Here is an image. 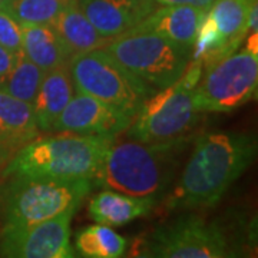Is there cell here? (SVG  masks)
Instances as JSON below:
<instances>
[{
	"mask_svg": "<svg viewBox=\"0 0 258 258\" xmlns=\"http://www.w3.org/2000/svg\"><path fill=\"white\" fill-rule=\"evenodd\" d=\"M245 50H248L251 53H257L258 55V32H251L249 33Z\"/></svg>",
	"mask_w": 258,
	"mask_h": 258,
	"instance_id": "26",
	"label": "cell"
},
{
	"mask_svg": "<svg viewBox=\"0 0 258 258\" xmlns=\"http://www.w3.org/2000/svg\"><path fill=\"white\" fill-rule=\"evenodd\" d=\"M102 36L115 37L135 28L157 8L154 0H78Z\"/></svg>",
	"mask_w": 258,
	"mask_h": 258,
	"instance_id": "12",
	"label": "cell"
},
{
	"mask_svg": "<svg viewBox=\"0 0 258 258\" xmlns=\"http://www.w3.org/2000/svg\"><path fill=\"white\" fill-rule=\"evenodd\" d=\"M205 15L207 10L194 5L157 6L132 30L152 32L192 50L195 37Z\"/></svg>",
	"mask_w": 258,
	"mask_h": 258,
	"instance_id": "13",
	"label": "cell"
},
{
	"mask_svg": "<svg viewBox=\"0 0 258 258\" xmlns=\"http://www.w3.org/2000/svg\"><path fill=\"white\" fill-rule=\"evenodd\" d=\"M22 52L43 72L69 64L72 57L52 25H23Z\"/></svg>",
	"mask_w": 258,
	"mask_h": 258,
	"instance_id": "18",
	"label": "cell"
},
{
	"mask_svg": "<svg viewBox=\"0 0 258 258\" xmlns=\"http://www.w3.org/2000/svg\"><path fill=\"white\" fill-rule=\"evenodd\" d=\"M32 103L0 91V144L15 152L39 137Z\"/></svg>",
	"mask_w": 258,
	"mask_h": 258,
	"instance_id": "17",
	"label": "cell"
},
{
	"mask_svg": "<svg viewBox=\"0 0 258 258\" xmlns=\"http://www.w3.org/2000/svg\"><path fill=\"white\" fill-rule=\"evenodd\" d=\"M5 3H6V0H0V8H3Z\"/></svg>",
	"mask_w": 258,
	"mask_h": 258,
	"instance_id": "29",
	"label": "cell"
},
{
	"mask_svg": "<svg viewBox=\"0 0 258 258\" xmlns=\"http://www.w3.org/2000/svg\"><path fill=\"white\" fill-rule=\"evenodd\" d=\"M115 138L60 132L30 141L6 162L5 178H93Z\"/></svg>",
	"mask_w": 258,
	"mask_h": 258,
	"instance_id": "3",
	"label": "cell"
},
{
	"mask_svg": "<svg viewBox=\"0 0 258 258\" xmlns=\"http://www.w3.org/2000/svg\"><path fill=\"white\" fill-rule=\"evenodd\" d=\"M92 188V178L12 176L3 192L5 225H30L78 208Z\"/></svg>",
	"mask_w": 258,
	"mask_h": 258,
	"instance_id": "5",
	"label": "cell"
},
{
	"mask_svg": "<svg viewBox=\"0 0 258 258\" xmlns=\"http://www.w3.org/2000/svg\"><path fill=\"white\" fill-rule=\"evenodd\" d=\"M134 257L224 258L237 257L225 230L198 215H181L157 227L132 249Z\"/></svg>",
	"mask_w": 258,
	"mask_h": 258,
	"instance_id": "8",
	"label": "cell"
},
{
	"mask_svg": "<svg viewBox=\"0 0 258 258\" xmlns=\"http://www.w3.org/2000/svg\"><path fill=\"white\" fill-rule=\"evenodd\" d=\"M258 55L248 50L231 53L203 71L194 88L200 112H231L255 98Z\"/></svg>",
	"mask_w": 258,
	"mask_h": 258,
	"instance_id": "9",
	"label": "cell"
},
{
	"mask_svg": "<svg viewBox=\"0 0 258 258\" xmlns=\"http://www.w3.org/2000/svg\"><path fill=\"white\" fill-rule=\"evenodd\" d=\"M45 72L23 52L16 53L15 63L8 74L0 78V91L20 101L33 103Z\"/></svg>",
	"mask_w": 258,
	"mask_h": 258,
	"instance_id": "21",
	"label": "cell"
},
{
	"mask_svg": "<svg viewBox=\"0 0 258 258\" xmlns=\"http://www.w3.org/2000/svg\"><path fill=\"white\" fill-rule=\"evenodd\" d=\"M212 3H214V0H197V8H201V9L204 10H208Z\"/></svg>",
	"mask_w": 258,
	"mask_h": 258,
	"instance_id": "28",
	"label": "cell"
},
{
	"mask_svg": "<svg viewBox=\"0 0 258 258\" xmlns=\"http://www.w3.org/2000/svg\"><path fill=\"white\" fill-rule=\"evenodd\" d=\"M0 45L13 53L22 52V26L0 8Z\"/></svg>",
	"mask_w": 258,
	"mask_h": 258,
	"instance_id": "23",
	"label": "cell"
},
{
	"mask_svg": "<svg viewBox=\"0 0 258 258\" xmlns=\"http://www.w3.org/2000/svg\"><path fill=\"white\" fill-rule=\"evenodd\" d=\"M128 241L103 224L83 227L75 235V248L81 257L118 258L126 251Z\"/></svg>",
	"mask_w": 258,
	"mask_h": 258,
	"instance_id": "19",
	"label": "cell"
},
{
	"mask_svg": "<svg viewBox=\"0 0 258 258\" xmlns=\"http://www.w3.org/2000/svg\"><path fill=\"white\" fill-rule=\"evenodd\" d=\"M132 118L111 105L78 92L53 123L52 132H74L115 138L128 129Z\"/></svg>",
	"mask_w": 258,
	"mask_h": 258,
	"instance_id": "11",
	"label": "cell"
},
{
	"mask_svg": "<svg viewBox=\"0 0 258 258\" xmlns=\"http://www.w3.org/2000/svg\"><path fill=\"white\" fill-rule=\"evenodd\" d=\"M105 50L154 91L176 82L191 59L189 49L157 33L132 29L112 37Z\"/></svg>",
	"mask_w": 258,
	"mask_h": 258,
	"instance_id": "7",
	"label": "cell"
},
{
	"mask_svg": "<svg viewBox=\"0 0 258 258\" xmlns=\"http://www.w3.org/2000/svg\"><path fill=\"white\" fill-rule=\"evenodd\" d=\"M69 72L76 92L86 93L134 118L155 91L109 55L95 49L71 57Z\"/></svg>",
	"mask_w": 258,
	"mask_h": 258,
	"instance_id": "6",
	"label": "cell"
},
{
	"mask_svg": "<svg viewBox=\"0 0 258 258\" xmlns=\"http://www.w3.org/2000/svg\"><path fill=\"white\" fill-rule=\"evenodd\" d=\"M15 59H16V53L10 52L9 49L0 45V78L5 76L12 69Z\"/></svg>",
	"mask_w": 258,
	"mask_h": 258,
	"instance_id": "24",
	"label": "cell"
},
{
	"mask_svg": "<svg viewBox=\"0 0 258 258\" xmlns=\"http://www.w3.org/2000/svg\"><path fill=\"white\" fill-rule=\"evenodd\" d=\"M74 92L69 64L45 72L35 101L32 103L39 131L52 132L55 120L72 99Z\"/></svg>",
	"mask_w": 258,
	"mask_h": 258,
	"instance_id": "14",
	"label": "cell"
},
{
	"mask_svg": "<svg viewBox=\"0 0 258 258\" xmlns=\"http://www.w3.org/2000/svg\"><path fill=\"white\" fill-rule=\"evenodd\" d=\"M255 155L257 139L249 134L218 131L198 137L182 174L166 197L165 208H211L221 201Z\"/></svg>",
	"mask_w": 258,
	"mask_h": 258,
	"instance_id": "1",
	"label": "cell"
},
{
	"mask_svg": "<svg viewBox=\"0 0 258 258\" xmlns=\"http://www.w3.org/2000/svg\"><path fill=\"white\" fill-rule=\"evenodd\" d=\"M69 0H6V10L20 26L52 25L59 12Z\"/></svg>",
	"mask_w": 258,
	"mask_h": 258,
	"instance_id": "22",
	"label": "cell"
},
{
	"mask_svg": "<svg viewBox=\"0 0 258 258\" xmlns=\"http://www.w3.org/2000/svg\"><path fill=\"white\" fill-rule=\"evenodd\" d=\"M186 144L188 138L142 142L115 137L92 179L113 191L159 200L169 189Z\"/></svg>",
	"mask_w": 258,
	"mask_h": 258,
	"instance_id": "2",
	"label": "cell"
},
{
	"mask_svg": "<svg viewBox=\"0 0 258 258\" xmlns=\"http://www.w3.org/2000/svg\"><path fill=\"white\" fill-rule=\"evenodd\" d=\"M57 35L60 36L71 56L105 49L112 37L102 36L85 16L78 0H69L52 22Z\"/></svg>",
	"mask_w": 258,
	"mask_h": 258,
	"instance_id": "16",
	"label": "cell"
},
{
	"mask_svg": "<svg viewBox=\"0 0 258 258\" xmlns=\"http://www.w3.org/2000/svg\"><path fill=\"white\" fill-rule=\"evenodd\" d=\"M158 200L134 197L128 194L106 189L96 194L89 203V215L93 221L108 227H122L147 217L157 207Z\"/></svg>",
	"mask_w": 258,
	"mask_h": 258,
	"instance_id": "15",
	"label": "cell"
},
{
	"mask_svg": "<svg viewBox=\"0 0 258 258\" xmlns=\"http://www.w3.org/2000/svg\"><path fill=\"white\" fill-rule=\"evenodd\" d=\"M78 208L30 225H5L0 254L12 258H72L71 222Z\"/></svg>",
	"mask_w": 258,
	"mask_h": 258,
	"instance_id": "10",
	"label": "cell"
},
{
	"mask_svg": "<svg viewBox=\"0 0 258 258\" xmlns=\"http://www.w3.org/2000/svg\"><path fill=\"white\" fill-rule=\"evenodd\" d=\"M203 75V63L189 60L184 75L164 89L151 93L129 123L126 137L142 142H169L188 138L201 113L194 88Z\"/></svg>",
	"mask_w": 258,
	"mask_h": 258,
	"instance_id": "4",
	"label": "cell"
},
{
	"mask_svg": "<svg viewBox=\"0 0 258 258\" xmlns=\"http://www.w3.org/2000/svg\"><path fill=\"white\" fill-rule=\"evenodd\" d=\"M13 154H15V151H13L12 148L6 147V145H3V144H0V166L3 165V164H6L10 158H12Z\"/></svg>",
	"mask_w": 258,
	"mask_h": 258,
	"instance_id": "27",
	"label": "cell"
},
{
	"mask_svg": "<svg viewBox=\"0 0 258 258\" xmlns=\"http://www.w3.org/2000/svg\"><path fill=\"white\" fill-rule=\"evenodd\" d=\"M257 0H214L208 16L222 36L240 46L248 33V16Z\"/></svg>",
	"mask_w": 258,
	"mask_h": 258,
	"instance_id": "20",
	"label": "cell"
},
{
	"mask_svg": "<svg viewBox=\"0 0 258 258\" xmlns=\"http://www.w3.org/2000/svg\"><path fill=\"white\" fill-rule=\"evenodd\" d=\"M157 6H174V5H194L197 6V0H154Z\"/></svg>",
	"mask_w": 258,
	"mask_h": 258,
	"instance_id": "25",
	"label": "cell"
}]
</instances>
